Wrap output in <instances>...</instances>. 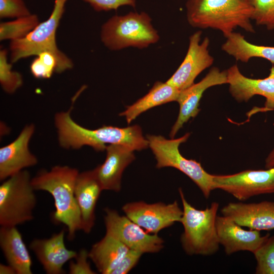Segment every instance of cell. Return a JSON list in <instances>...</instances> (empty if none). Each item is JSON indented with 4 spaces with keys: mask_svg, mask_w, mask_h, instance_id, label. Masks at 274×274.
<instances>
[{
    "mask_svg": "<svg viewBox=\"0 0 274 274\" xmlns=\"http://www.w3.org/2000/svg\"><path fill=\"white\" fill-rule=\"evenodd\" d=\"M73 106L67 112L57 113L54 117L58 142L61 147L79 149L84 146L96 151L106 150L107 144H121L133 150L140 151L149 147V142L138 125L120 128L103 125L95 129L86 128L75 122L71 116Z\"/></svg>",
    "mask_w": 274,
    "mask_h": 274,
    "instance_id": "1",
    "label": "cell"
},
{
    "mask_svg": "<svg viewBox=\"0 0 274 274\" xmlns=\"http://www.w3.org/2000/svg\"><path fill=\"white\" fill-rule=\"evenodd\" d=\"M185 7L187 20L193 27L216 29L225 37L237 27L255 32L252 0H188Z\"/></svg>",
    "mask_w": 274,
    "mask_h": 274,
    "instance_id": "2",
    "label": "cell"
},
{
    "mask_svg": "<svg viewBox=\"0 0 274 274\" xmlns=\"http://www.w3.org/2000/svg\"><path fill=\"white\" fill-rule=\"evenodd\" d=\"M79 172L67 165H56L50 170H42L31 179L35 190L49 192L53 197L55 211L53 219L55 223L63 224L67 229V238L74 239L81 230L80 210L75 195V187Z\"/></svg>",
    "mask_w": 274,
    "mask_h": 274,
    "instance_id": "3",
    "label": "cell"
},
{
    "mask_svg": "<svg viewBox=\"0 0 274 274\" xmlns=\"http://www.w3.org/2000/svg\"><path fill=\"white\" fill-rule=\"evenodd\" d=\"M179 192L183 205L180 221L184 228L181 236L183 249L189 255L214 254L220 245L216 224L219 203L213 202L209 207L198 210L187 201L182 188Z\"/></svg>",
    "mask_w": 274,
    "mask_h": 274,
    "instance_id": "4",
    "label": "cell"
},
{
    "mask_svg": "<svg viewBox=\"0 0 274 274\" xmlns=\"http://www.w3.org/2000/svg\"><path fill=\"white\" fill-rule=\"evenodd\" d=\"M67 1L55 0L53 10L47 20L40 22L24 38L10 41L11 63L38 55L43 52H49L56 58V73H61L72 68L74 65L72 60L58 49L56 41V32Z\"/></svg>",
    "mask_w": 274,
    "mask_h": 274,
    "instance_id": "5",
    "label": "cell"
},
{
    "mask_svg": "<svg viewBox=\"0 0 274 274\" xmlns=\"http://www.w3.org/2000/svg\"><path fill=\"white\" fill-rule=\"evenodd\" d=\"M151 21L150 16L145 12H130L124 15H114L102 25L101 41L113 51L128 47L147 48L160 39Z\"/></svg>",
    "mask_w": 274,
    "mask_h": 274,
    "instance_id": "6",
    "label": "cell"
},
{
    "mask_svg": "<svg viewBox=\"0 0 274 274\" xmlns=\"http://www.w3.org/2000/svg\"><path fill=\"white\" fill-rule=\"evenodd\" d=\"M29 173L23 169L0 186V225L17 226L32 220L37 197Z\"/></svg>",
    "mask_w": 274,
    "mask_h": 274,
    "instance_id": "7",
    "label": "cell"
},
{
    "mask_svg": "<svg viewBox=\"0 0 274 274\" xmlns=\"http://www.w3.org/2000/svg\"><path fill=\"white\" fill-rule=\"evenodd\" d=\"M190 133L178 139L167 140L161 135H147L146 139L157 161L156 167L175 168L191 179L200 189L203 196L208 198L213 187L212 177L201 164L183 156L179 151L180 145L186 142Z\"/></svg>",
    "mask_w": 274,
    "mask_h": 274,
    "instance_id": "8",
    "label": "cell"
},
{
    "mask_svg": "<svg viewBox=\"0 0 274 274\" xmlns=\"http://www.w3.org/2000/svg\"><path fill=\"white\" fill-rule=\"evenodd\" d=\"M106 233L117 238L129 249L144 253H156L164 247V241L157 234L147 232L126 216L113 209L104 210Z\"/></svg>",
    "mask_w": 274,
    "mask_h": 274,
    "instance_id": "9",
    "label": "cell"
},
{
    "mask_svg": "<svg viewBox=\"0 0 274 274\" xmlns=\"http://www.w3.org/2000/svg\"><path fill=\"white\" fill-rule=\"evenodd\" d=\"M212 182L214 189L222 190L240 201H245L254 196L274 193V168L213 175Z\"/></svg>",
    "mask_w": 274,
    "mask_h": 274,
    "instance_id": "10",
    "label": "cell"
},
{
    "mask_svg": "<svg viewBox=\"0 0 274 274\" xmlns=\"http://www.w3.org/2000/svg\"><path fill=\"white\" fill-rule=\"evenodd\" d=\"M122 210L131 220L147 232L153 234H157L175 222H180L183 215V210L177 201L168 204L162 202H131L125 204Z\"/></svg>",
    "mask_w": 274,
    "mask_h": 274,
    "instance_id": "11",
    "label": "cell"
},
{
    "mask_svg": "<svg viewBox=\"0 0 274 274\" xmlns=\"http://www.w3.org/2000/svg\"><path fill=\"white\" fill-rule=\"evenodd\" d=\"M201 35L202 31L198 30L190 36L183 62L166 81L180 91L192 85L197 76L214 62V59L209 51L210 39L206 37L201 42Z\"/></svg>",
    "mask_w": 274,
    "mask_h": 274,
    "instance_id": "12",
    "label": "cell"
},
{
    "mask_svg": "<svg viewBox=\"0 0 274 274\" xmlns=\"http://www.w3.org/2000/svg\"><path fill=\"white\" fill-rule=\"evenodd\" d=\"M224 84H228L226 70L222 71L217 67H213L199 82L180 91L177 100L180 111L169 134L171 139L174 138L184 123L198 114L199 101L204 92L211 87Z\"/></svg>",
    "mask_w": 274,
    "mask_h": 274,
    "instance_id": "13",
    "label": "cell"
},
{
    "mask_svg": "<svg viewBox=\"0 0 274 274\" xmlns=\"http://www.w3.org/2000/svg\"><path fill=\"white\" fill-rule=\"evenodd\" d=\"M229 90L232 96L238 102L247 101L253 96L261 95L266 98L263 112L274 110V66L270 69L268 77L263 79L247 77L235 64L227 70Z\"/></svg>",
    "mask_w": 274,
    "mask_h": 274,
    "instance_id": "14",
    "label": "cell"
},
{
    "mask_svg": "<svg viewBox=\"0 0 274 274\" xmlns=\"http://www.w3.org/2000/svg\"><path fill=\"white\" fill-rule=\"evenodd\" d=\"M216 229L220 245L227 255L242 251L254 253L270 236H262L260 231L245 230L230 218L217 216Z\"/></svg>",
    "mask_w": 274,
    "mask_h": 274,
    "instance_id": "15",
    "label": "cell"
},
{
    "mask_svg": "<svg viewBox=\"0 0 274 274\" xmlns=\"http://www.w3.org/2000/svg\"><path fill=\"white\" fill-rule=\"evenodd\" d=\"M35 130V125L28 124L17 138L0 149V180L3 181L24 168L36 165L38 159L29 150V141Z\"/></svg>",
    "mask_w": 274,
    "mask_h": 274,
    "instance_id": "16",
    "label": "cell"
},
{
    "mask_svg": "<svg viewBox=\"0 0 274 274\" xmlns=\"http://www.w3.org/2000/svg\"><path fill=\"white\" fill-rule=\"evenodd\" d=\"M221 213L249 229L261 231L274 229V201L229 202L221 209Z\"/></svg>",
    "mask_w": 274,
    "mask_h": 274,
    "instance_id": "17",
    "label": "cell"
},
{
    "mask_svg": "<svg viewBox=\"0 0 274 274\" xmlns=\"http://www.w3.org/2000/svg\"><path fill=\"white\" fill-rule=\"evenodd\" d=\"M65 231L61 230L47 238H35L29 248L48 274L65 273L64 265L74 259L78 252L68 250L64 243Z\"/></svg>",
    "mask_w": 274,
    "mask_h": 274,
    "instance_id": "18",
    "label": "cell"
},
{
    "mask_svg": "<svg viewBox=\"0 0 274 274\" xmlns=\"http://www.w3.org/2000/svg\"><path fill=\"white\" fill-rule=\"evenodd\" d=\"M106 150L105 161L95 168L96 175L103 190L119 192L123 173L135 159L134 150L121 144H109Z\"/></svg>",
    "mask_w": 274,
    "mask_h": 274,
    "instance_id": "19",
    "label": "cell"
},
{
    "mask_svg": "<svg viewBox=\"0 0 274 274\" xmlns=\"http://www.w3.org/2000/svg\"><path fill=\"white\" fill-rule=\"evenodd\" d=\"M102 190L95 168L79 173L75 195L81 214V230L86 233H90L94 225L95 208Z\"/></svg>",
    "mask_w": 274,
    "mask_h": 274,
    "instance_id": "20",
    "label": "cell"
},
{
    "mask_svg": "<svg viewBox=\"0 0 274 274\" xmlns=\"http://www.w3.org/2000/svg\"><path fill=\"white\" fill-rule=\"evenodd\" d=\"M0 247L7 263L16 274H32V260L16 226H1Z\"/></svg>",
    "mask_w": 274,
    "mask_h": 274,
    "instance_id": "21",
    "label": "cell"
},
{
    "mask_svg": "<svg viewBox=\"0 0 274 274\" xmlns=\"http://www.w3.org/2000/svg\"><path fill=\"white\" fill-rule=\"evenodd\" d=\"M129 250L120 241L106 234L92 246L89 251V258L100 273L112 274Z\"/></svg>",
    "mask_w": 274,
    "mask_h": 274,
    "instance_id": "22",
    "label": "cell"
},
{
    "mask_svg": "<svg viewBox=\"0 0 274 274\" xmlns=\"http://www.w3.org/2000/svg\"><path fill=\"white\" fill-rule=\"evenodd\" d=\"M180 92V90L166 82L157 81L145 95L126 106L119 116H124L127 123L130 124L140 114L153 107L177 101Z\"/></svg>",
    "mask_w": 274,
    "mask_h": 274,
    "instance_id": "23",
    "label": "cell"
},
{
    "mask_svg": "<svg viewBox=\"0 0 274 274\" xmlns=\"http://www.w3.org/2000/svg\"><path fill=\"white\" fill-rule=\"evenodd\" d=\"M225 38L222 50L236 60L247 63L252 58L259 57L274 64V47L252 44L241 33L234 31Z\"/></svg>",
    "mask_w": 274,
    "mask_h": 274,
    "instance_id": "24",
    "label": "cell"
},
{
    "mask_svg": "<svg viewBox=\"0 0 274 274\" xmlns=\"http://www.w3.org/2000/svg\"><path fill=\"white\" fill-rule=\"evenodd\" d=\"M40 23L36 14L17 18L10 21L0 24V40L13 41L24 38Z\"/></svg>",
    "mask_w": 274,
    "mask_h": 274,
    "instance_id": "25",
    "label": "cell"
},
{
    "mask_svg": "<svg viewBox=\"0 0 274 274\" xmlns=\"http://www.w3.org/2000/svg\"><path fill=\"white\" fill-rule=\"evenodd\" d=\"M8 51L6 49L0 50V83L6 93H14L23 84L22 75L12 70V63L8 60Z\"/></svg>",
    "mask_w": 274,
    "mask_h": 274,
    "instance_id": "26",
    "label": "cell"
},
{
    "mask_svg": "<svg viewBox=\"0 0 274 274\" xmlns=\"http://www.w3.org/2000/svg\"><path fill=\"white\" fill-rule=\"evenodd\" d=\"M253 254L257 262L256 273L274 274V235L269 236Z\"/></svg>",
    "mask_w": 274,
    "mask_h": 274,
    "instance_id": "27",
    "label": "cell"
},
{
    "mask_svg": "<svg viewBox=\"0 0 274 274\" xmlns=\"http://www.w3.org/2000/svg\"><path fill=\"white\" fill-rule=\"evenodd\" d=\"M37 56L30 65L31 74L38 79L50 78L56 71L57 67L56 57L49 52H43Z\"/></svg>",
    "mask_w": 274,
    "mask_h": 274,
    "instance_id": "28",
    "label": "cell"
},
{
    "mask_svg": "<svg viewBox=\"0 0 274 274\" xmlns=\"http://www.w3.org/2000/svg\"><path fill=\"white\" fill-rule=\"evenodd\" d=\"M253 20L268 30L274 29V0H252Z\"/></svg>",
    "mask_w": 274,
    "mask_h": 274,
    "instance_id": "29",
    "label": "cell"
},
{
    "mask_svg": "<svg viewBox=\"0 0 274 274\" xmlns=\"http://www.w3.org/2000/svg\"><path fill=\"white\" fill-rule=\"evenodd\" d=\"M30 14L23 0H0L1 18H17Z\"/></svg>",
    "mask_w": 274,
    "mask_h": 274,
    "instance_id": "30",
    "label": "cell"
},
{
    "mask_svg": "<svg viewBox=\"0 0 274 274\" xmlns=\"http://www.w3.org/2000/svg\"><path fill=\"white\" fill-rule=\"evenodd\" d=\"M89 252L85 249H81L78 252L75 261L71 260L69 264L68 273L70 274H95L92 269L89 262Z\"/></svg>",
    "mask_w": 274,
    "mask_h": 274,
    "instance_id": "31",
    "label": "cell"
},
{
    "mask_svg": "<svg viewBox=\"0 0 274 274\" xmlns=\"http://www.w3.org/2000/svg\"><path fill=\"white\" fill-rule=\"evenodd\" d=\"M88 3L96 11L117 10L119 8L128 6H136V0H82Z\"/></svg>",
    "mask_w": 274,
    "mask_h": 274,
    "instance_id": "32",
    "label": "cell"
},
{
    "mask_svg": "<svg viewBox=\"0 0 274 274\" xmlns=\"http://www.w3.org/2000/svg\"><path fill=\"white\" fill-rule=\"evenodd\" d=\"M143 253L129 249L112 274H126L139 262Z\"/></svg>",
    "mask_w": 274,
    "mask_h": 274,
    "instance_id": "33",
    "label": "cell"
},
{
    "mask_svg": "<svg viewBox=\"0 0 274 274\" xmlns=\"http://www.w3.org/2000/svg\"><path fill=\"white\" fill-rule=\"evenodd\" d=\"M266 169L274 168V148L265 159Z\"/></svg>",
    "mask_w": 274,
    "mask_h": 274,
    "instance_id": "34",
    "label": "cell"
},
{
    "mask_svg": "<svg viewBox=\"0 0 274 274\" xmlns=\"http://www.w3.org/2000/svg\"><path fill=\"white\" fill-rule=\"evenodd\" d=\"M1 274H16L14 269L9 264H0Z\"/></svg>",
    "mask_w": 274,
    "mask_h": 274,
    "instance_id": "35",
    "label": "cell"
}]
</instances>
